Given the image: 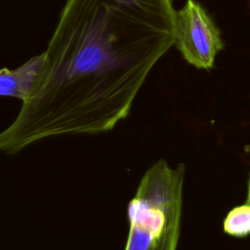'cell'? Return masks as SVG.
<instances>
[{
  "mask_svg": "<svg viewBox=\"0 0 250 250\" xmlns=\"http://www.w3.org/2000/svg\"><path fill=\"white\" fill-rule=\"evenodd\" d=\"M172 0H66L44 62L0 150L113 129L148 72L174 44Z\"/></svg>",
  "mask_w": 250,
  "mask_h": 250,
  "instance_id": "cell-1",
  "label": "cell"
},
{
  "mask_svg": "<svg viewBox=\"0 0 250 250\" xmlns=\"http://www.w3.org/2000/svg\"><path fill=\"white\" fill-rule=\"evenodd\" d=\"M174 44L188 63L203 69L213 67L216 55L224 47L220 31L195 0H187L176 11Z\"/></svg>",
  "mask_w": 250,
  "mask_h": 250,
  "instance_id": "cell-3",
  "label": "cell"
},
{
  "mask_svg": "<svg viewBox=\"0 0 250 250\" xmlns=\"http://www.w3.org/2000/svg\"><path fill=\"white\" fill-rule=\"evenodd\" d=\"M224 231L234 237H244L250 233V203L245 202L232 208L223 224Z\"/></svg>",
  "mask_w": 250,
  "mask_h": 250,
  "instance_id": "cell-5",
  "label": "cell"
},
{
  "mask_svg": "<svg viewBox=\"0 0 250 250\" xmlns=\"http://www.w3.org/2000/svg\"><path fill=\"white\" fill-rule=\"evenodd\" d=\"M34 78L35 70L29 62L15 69H0V96L23 100L28 95Z\"/></svg>",
  "mask_w": 250,
  "mask_h": 250,
  "instance_id": "cell-4",
  "label": "cell"
},
{
  "mask_svg": "<svg viewBox=\"0 0 250 250\" xmlns=\"http://www.w3.org/2000/svg\"><path fill=\"white\" fill-rule=\"evenodd\" d=\"M246 201L250 203V174H249V180H248V185H247V197Z\"/></svg>",
  "mask_w": 250,
  "mask_h": 250,
  "instance_id": "cell-6",
  "label": "cell"
},
{
  "mask_svg": "<svg viewBox=\"0 0 250 250\" xmlns=\"http://www.w3.org/2000/svg\"><path fill=\"white\" fill-rule=\"evenodd\" d=\"M185 169L160 159L144 174L128 205L124 250H177L183 209Z\"/></svg>",
  "mask_w": 250,
  "mask_h": 250,
  "instance_id": "cell-2",
  "label": "cell"
}]
</instances>
